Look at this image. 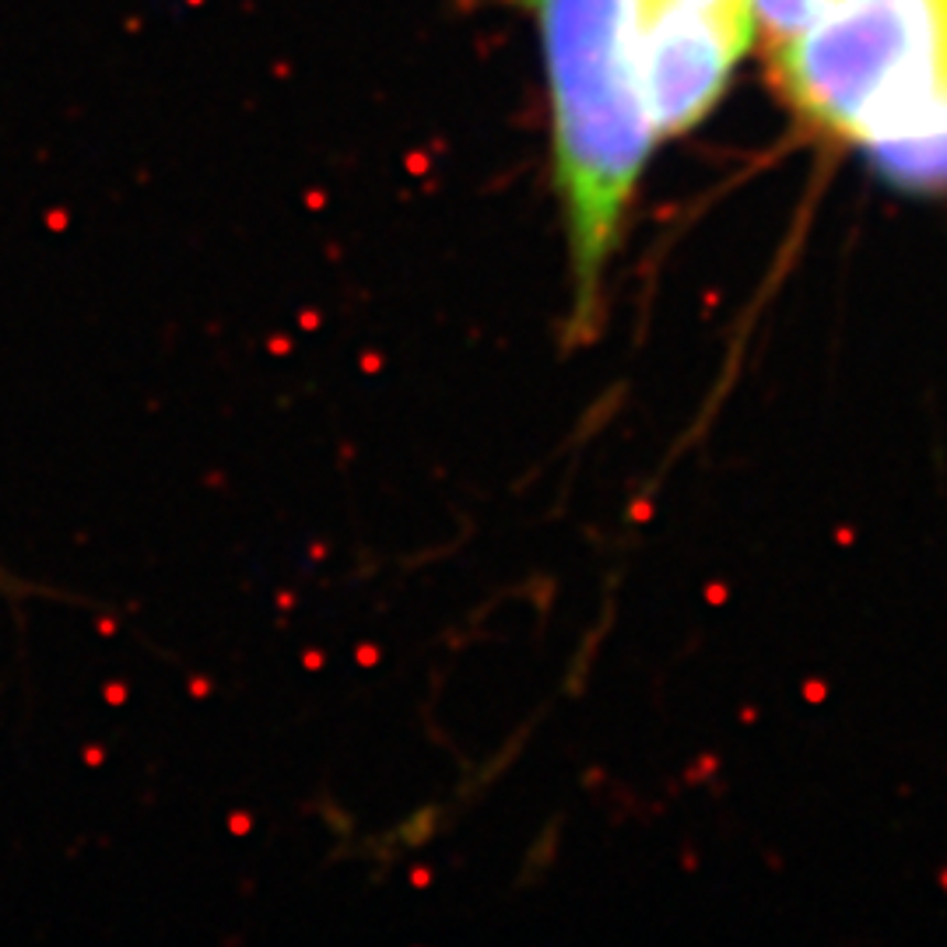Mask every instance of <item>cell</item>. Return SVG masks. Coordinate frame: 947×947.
Masks as SVG:
<instances>
[{
	"instance_id": "6da1fadb",
	"label": "cell",
	"mask_w": 947,
	"mask_h": 947,
	"mask_svg": "<svg viewBox=\"0 0 947 947\" xmlns=\"http://www.w3.org/2000/svg\"><path fill=\"white\" fill-rule=\"evenodd\" d=\"M568 257V337H594L642 176L660 144L642 56L663 0H526Z\"/></svg>"
},
{
	"instance_id": "7a4b0ae2",
	"label": "cell",
	"mask_w": 947,
	"mask_h": 947,
	"mask_svg": "<svg viewBox=\"0 0 947 947\" xmlns=\"http://www.w3.org/2000/svg\"><path fill=\"white\" fill-rule=\"evenodd\" d=\"M765 56L810 138L874 155L947 138V0H839Z\"/></svg>"
},
{
	"instance_id": "3957f363",
	"label": "cell",
	"mask_w": 947,
	"mask_h": 947,
	"mask_svg": "<svg viewBox=\"0 0 947 947\" xmlns=\"http://www.w3.org/2000/svg\"><path fill=\"white\" fill-rule=\"evenodd\" d=\"M751 40L741 32L709 22L677 8H660L653 18L646 56H642V85L656 138H685L723 102L741 56Z\"/></svg>"
},
{
	"instance_id": "277c9868",
	"label": "cell",
	"mask_w": 947,
	"mask_h": 947,
	"mask_svg": "<svg viewBox=\"0 0 947 947\" xmlns=\"http://www.w3.org/2000/svg\"><path fill=\"white\" fill-rule=\"evenodd\" d=\"M839 0H751V18H754V43L765 50L780 46L793 35L810 29L818 18H825Z\"/></svg>"
},
{
	"instance_id": "5b68a950",
	"label": "cell",
	"mask_w": 947,
	"mask_h": 947,
	"mask_svg": "<svg viewBox=\"0 0 947 947\" xmlns=\"http://www.w3.org/2000/svg\"><path fill=\"white\" fill-rule=\"evenodd\" d=\"M660 8H677L709 22L723 25L730 32H741L754 43V18H751V0H663Z\"/></svg>"
}]
</instances>
